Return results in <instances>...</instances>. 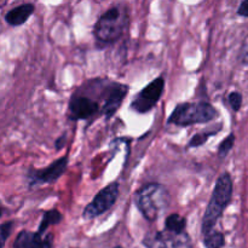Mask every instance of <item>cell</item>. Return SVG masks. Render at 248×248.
I'll return each mask as SVG.
<instances>
[{
  "instance_id": "14",
  "label": "cell",
  "mask_w": 248,
  "mask_h": 248,
  "mask_svg": "<svg viewBox=\"0 0 248 248\" xmlns=\"http://www.w3.org/2000/svg\"><path fill=\"white\" fill-rule=\"evenodd\" d=\"M62 215H61L57 210H50L47 211V212H45L43 216V219H41L40 225H39L38 234H40L41 236H43L44 232H46V229H47L50 225L57 224V223H60L61 220H62Z\"/></svg>"
},
{
  "instance_id": "4",
  "label": "cell",
  "mask_w": 248,
  "mask_h": 248,
  "mask_svg": "<svg viewBox=\"0 0 248 248\" xmlns=\"http://www.w3.org/2000/svg\"><path fill=\"white\" fill-rule=\"evenodd\" d=\"M217 110L207 102L182 103L174 108L167 123L177 126H189L195 124H206L217 116Z\"/></svg>"
},
{
  "instance_id": "17",
  "label": "cell",
  "mask_w": 248,
  "mask_h": 248,
  "mask_svg": "<svg viewBox=\"0 0 248 248\" xmlns=\"http://www.w3.org/2000/svg\"><path fill=\"white\" fill-rule=\"evenodd\" d=\"M217 133V131L216 132H202V133H198V135L194 136L193 138L190 140V142H189L188 147L189 148H196V147H200V145L205 144L206 142H207L208 138L211 137V136L216 135Z\"/></svg>"
},
{
  "instance_id": "15",
  "label": "cell",
  "mask_w": 248,
  "mask_h": 248,
  "mask_svg": "<svg viewBox=\"0 0 248 248\" xmlns=\"http://www.w3.org/2000/svg\"><path fill=\"white\" fill-rule=\"evenodd\" d=\"M225 244L224 235L219 232L212 230L203 236V245L206 248H222Z\"/></svg>"
},
{
  "instance_id": "12",
  "label": "cell",
  "mask_w": 248,
  "mask_h": 248,
  "mask_svg": "<svg viewBox=\"0 0 248 248\" xmlns=\"http://www.w3.org/2000/svg\"><path fill=\"white\" fill-rule=\"evenodd\" d=\"M34 5L33 4H23L15 7L11 11H9L5 16V21L10 26H21L26 23L27 19L33 15Z\"/></svg>"
},
{
  "instance_id": "21",
  "label": "cell",
  "mask_w": 248,
  "mask_h": 248,
  "mask_svg": "<svg viewBox=\"0 0 248 248\" xmlns=\"http://www.w3.org/2000/svg\"><path fill=\"white\" fill-rule=\"evenodd\" d=\"M64 142H65V135H63V136H61V137L58 138L57 140H56V143H55V144H56V145H55L56 149H57V150L62 149V148L65 145Z\"/></svg>"
},
{
  "instance_id": "3",
  "label": "cell",
  "mask_w": 248,
  "mask_h": 248,
  "mask_svg": "<svg viewBox=\"0 0 248 248\" xmlns=\"http://www.w3.org/2000/svg\"><path fill=\"white\" fill-rule=\"evenodd\" d=\"M127 24L128 15L125 7L114 6L99 17L94 24L93 34L97 40L104 44H111L123 36Z\"/></svg>"
},
{
  "instance_id": "8",
  "label": "cell",
  "mask_w": 248,
  "mask_h": 248,
  "mask_svg": "<svg viewBox=\"0 0 248 248\" xmlns=\"http://www.w3.org/2000/svg\"><path fill=\"white\" fill-rule=\"evenodd\" d=\"M68 156H63L56 160L48 167L43 170H33L29 172L31 184H51L55 183L67 169Z\"/></svg>"
},
{
  "instance_id": "10",
  "label": "cell",
  "mask_w": 248,
  "mask_h": 248,
  "mask_svg": "<svg viewBox=\"0 0 248 248\" xmlns=\"http://www.w3.org/2000/svg\"><path fill=\"white\" fill-rule=\"evenodd\" d=\"M127 92L128 87L126 85L114 84V86L109 91L106 102H104L103 114L106 115L107 119H110L118 111V109L120 108L121 103L125 99Z\"/></svg>"
},
{
  "instance_id": "7",
  "label": "cell",
  "mask_w": 248,
  "mask_h": 248,
  "mask_svg": "<svg viewBox=\"0 0 248 248\" xmlns=\"http://www.w3.org/2000/svg\"><path fill=\"white\" fill-rule=\"evenodd\" d=\"M165 80L162 77L156 78L154 81L148 84L140 93L136 96L135 101L131 103V108L137 113H148L160 101L164 92Z\"/></svg>"
},
{
  "instance_id": "24",
  "label": "cell",
  "mask_w": 248,
  "mask_h": 248,
  "mask_svg": "<svg viewBox=\"0 0 248 248\" xmlns=\"http://www.w3.org/2000/svg\"><path fill=\"white\" fill-rule=\"evenodd\" d=\"M114 248H124V247H121V246H118V247H114Z\"/></svg>"
},
{
  "instance_id": "18",
  "label": "cell",
  "mask_w": 248,
  "mask_h": 248,
  "mask_svg": "<svg viewBox=\"0 0 248 248\" xmlns=\"http://www.w3.org/2000/svg\"><path fill=\"white\" fill-rule=\"evenodd\" d=\"M12 227H14L12 222H7L5 224L0 225V248L4 247L5 241H6L7 237L11 234Z\"/></svg>"
},
{
  "instance_id": "1",
  "label": "cell",
  "mask_w": 248,
  "mask_h": 248,
  "mask_svg": "<svg viewBox=\"0 0 248 248\" xmlns=\"http://www.w3.org/2000/svg\"><path fill=\"white\" fill-rule=\"evenodd\" d=\"M232 179L229 173L220 174L219 178L216 182L212 196L208 202L207 208L202 218V230L203 236L211 232L217 224L218 219L222 217L223 212L232 201Z\"/></svg>"
},
{
  "instance_id": "23",
  "label": "cell",
  "mask_w": 248,
  "mask_h": 248,
  "mask_svg": "<svg viewBox=\"0 0 248 248\" xmlns=\"http://www.w3.org/2000/svg\"><path fill=\"white\" fill-rule=\"evenodd\" d=\"M1 213H2V208H1V205H0V216H1Z\"/></svg>"
},
{
  "instance_id": "13",
  "label": "cell",
  "mask_w": 248,
  "mask_h": 248,
  "mask_svg": "<svg viewBox=\"0 0 248 248\" xmlns=\"http://www.w3.org/2000/svg\"><path fill=\"white\" fill-rule=\"evenodd\" d=\"M186 218L177 215V213L170 215L169 217L166 218V220H165V230H166V232H173V234H183V232H186Z\"/></svg>"
},
{
  "instance_id": "22",
  "label": "cell",
  "mask_w": 248,
  "mask_h": 248,
  "mask_svg": "<svg viewBox=\"0 0 248 248\" xmlns=\"http://www.w3.org/2000/svg\"><path fill=\"white\" fill-rule=\"evenodd\" d=\"M244 63H246V64H248V53H247V55H245V57H244Z\"/></svg>"
},
{
  "instance_id": "19",
  "label": "cell",
  "mask_w": 248,
  "mask_h": 248,
  "mask_svg": "<svg viewBox=\"0 0 248 248\" xmlns=\"http://www.w3.org/2000/svg\"><path fill=\"white\" fill-rule=\"evenodd\" d=\"M228 99H229V103L230 106H232V110L235 111H239L240 108H241L242 106V96L240 92H232V93L229 94V97H228Z\"/></svg>"
},
{
  "instance_id": "2",
  "label": "cell",
  "mask_w": 248,
  "mask_h": 248,
  "mask_svg": "<svg viewBox=\"0 0 248 248\" xmlns=\"http://www.w3.org/2000/svg\"><path fill=\"white\" fill-rule=\"evenodd\" d=\"M170 200L171 198L169 191L159 183H149L142 186L133 198L140 212L149 222H154L160 217V215L169 207Z\"/></svg>"
},
{
  "instance_id": "20",
  "label": "cell",
  "mask_w": 248,
  "mask_h": 248,
  "mask_svg": "<svg viewBox=\"0 0 248 248\" xmlns=\"http://www.w3.org/2000/svg\"><path fill=\"white\" fill-rule=\"evenodd\" d=\"M237 15L242 17H248V0H245L240 4L239 9H237Z\"/></svg>"
},
{
  "instance_id": "16",
  "label": "cell",
  "mask_w": 248,
  "mask_h": 248,
  "mask_svg": "<svg viewBox=\"0 0 248 248\" xmlns=\"http://www.w3.org/2000/svg\"><path fill=\"white\" fill-rule=\"evenodd\" d=\"M235 143V135L234 133H230L222 143H220L219 148H218V155L219 157H225L228 155V153L232 149Z\"/></svg>"
},
{
  "instance_id": "6",
  "label": "cell",
  "mask_w": 248,
  "mask_h": 248,
  "mask_svg": "<svg viewBox=\"0 0 248 248\" xmlns=\"http://www.w3.org/2000/svg\"><path fill=\"white\" fill-rule=\"evenodd\" d=\"M147 248H191L190 237L186 232L173 234L170 232H150L143 239Z\"/></svg>"
},
{
  "instance_id": "9",
  "label": "cell",
  "mask_w": 248,
  "mask_h": 248,
  "mask_svg": "<svg viewBox=\"0 0 248 248\" xmlns=\"http://www.w3.org/2000/svg\"><path fill=\"white\" fill-rule=\"evenodd\" d=\"M98 103L89 97L73 96L69 103V118L72 120H85L98 110Z\"/></svg>"
},
{
  "instance_id": "5",
  "label": "cell",
  "mask_w": 248,
  "mask_h": 248,
  "mask_svg": "<svg viewBox=\"0 0 248 248\" xmlns=\"http://www.w3.org/2000/svg\"><path fill=\"white\" fill-rule=\"evenodd\" d=\"M119 196V184L110 183L102 189L93 198V200L85 207L82 217L85 219H93L110 210Z\"/></svg>"
},
{
  "instance_id": "11",
  "label": "cell",
  "mask_w": 248,
  "mask_h": 248,
  "mask_svg": "<svg viewBox=\"0 0 248 248\" xmlns=\"http://www.w3.org/2000/svg\"><path fill=\"white\" fill-rule=\"evenodd\" d=\"M15 248H51V236L43 237L38 232H21L14 244Z\"/></svg>"
}]
</instances>
